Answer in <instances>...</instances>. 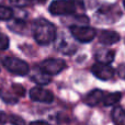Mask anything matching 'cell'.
Returning a JSON list of instances; mask_svg holds the SVG:
<instances>
[{"instance_id":"13","label":"cell","mask_w":125,"mask_h":125,"mask_svg":"<svg viewBox=\"0 0 125 125\" xmlns=\"http://www.w3.org/2000/svg\"><path fill=\"white\" fill-rule=\"evenodd\" d=\"M111 116L115 125H125V110L122 106H115L111 113Z\"/></svg>"},{"instance_id":"7","label":"cell","mask_w":125,"mask_h":125,"mask_svg":"<svg viewBox=\"0 0 125 125\" xmlns=\"http://www.w3.org/2000/svg\"><path fill=\"white\" fill-rule=\"evenodd\" d=\"M92 73L100 80H110L114 76V69L110 66V64H103V62H97L91 68Z\"/></svg>"},{"instance_id":"8","label":"cell","mask_w":125,"mask_h":125,"mask_svg":"<svg viewBox=\"0 0 125 125\" xmlns=\"http://www.w3.org/2000/svg\"><path fill=\"white\" fill-rule=\"evenodd\" d=\"M30 98L35 102L51 103L54 100V94L50 90H46L42 87H34L30 90Z\"/></svg>"},{"instance_id":"18","label":"cell","mask_w":125,"mask_h":125,"mask_svg":"<svg viewBox=\"0 0 125 125\" xmlns=\"http://www.w3.org/2000/svg\"><path fill=\"white\" fill-rule=\"evenodd\" d=\"M8 121H10L13 125H24V120L22 117L18 116V115H10L8 117Z\"/></svg>"},{"instance_id":"3","label":"cell","mask_w":125,"mask_h":125,"mask_svg":"<svg viewBox=\"0 0 125 125\" xmlns=\"http://www.w3.org/2000/svg\"><path fill=\"white\" fill-rule=\"evenodd\" d=\"M4 68L15 76H26L30 71V67L24 61L17 57H6L2 61Z\"/></svg>"},{"instance_id":"19","label":"cell","mask_w":125,"mask_h":125,"mask_svg":"<svg viewBox=\"0 0 125 125\" xmlns=\"http://www.w3.org/2000/svg\"><path fill=\"white\" fill-rule=\"evenodd\" d=\"M117 75L120 78L125 80V64H122L117 67Z\"/></svg>"},{"instance_id":"16","label":"cell","mask_w":125,"mask_h":125,"mask_svg":"<svg viewBox=\"0 0 125 125\" xmlns=\"http://www.w3.org/2000/svg\"><path fill=\"white\" fill-rule=\"evenodd\" d=\"M10 2L17 8H25V7L32 6L35 0H10Z\"/></svg>"},{"instance_id":"6","label":"cell","mask_w":125,"mask_h":125,"mask_svg":"<svg viewBox=\"0 0 125 125\" xmlns=\"http://www.w3.org/2000/svg\"><path fill=\"white\" fill-rule=\"evenodd\" d=\"M40 68L46 73L50 76H55L61 73L62 70L67 67L66 62L62 59H57V58H48L45 59L40 64Z\"/></svg>"},{"instance_id":"14","label":"cell","mask_w":125,"mask_h":125,"mask_svg":"<svg viewBox=\"0 0 125 125\" xmlns=\"http://www.w3.org/2000/svg\"><path fill=\"white\" fill-rule=\"evenodd\" d=\"M122 94L121 92H112V93H104L103 99H102V103L105 106L114 105L121 100Z\"/></svg>"},{"instance_id":"10","label":"cell","mask_w":125,"mask_h":125,"mask_svg":"<svg viewBox=\"0 0 125 125\" xmlns=\"http://www.w3.org/2000/svg\"><path fill=\"white\" fill-rule=\"evenodd\" d=\"M104 93H105L104 91L94 89V90L90 91L88 94H86V97L83 98V102L89 106H95L102 102Z\"/></svg>"},{"instance_id":"1","label":"cell","mask_w":125,"mask_h":125,"mask_svg":"<svg viewBox=\"0 0 125 125\" xmlns=\"http://www.w3.org/2000/svg\"><path fill=\"white\" fill-rule=\"evenodd\" d=\"M33 35L37 44L48 45L56 40V28L45 19H37L33 24Z\"/></svg>"},{"instance_id":"4","label":"cell","mask_w":125,"mask_h":125,"mask_svg":"<svg viewBox=\"0 0 125 125\" xmlns=\"http://www.w3.org/2000/svg\"><path fill=\"white\" fill-rule=\"evenodd\" d=\"M70 33L75 40H77L80 43H90L95 36L97 31L95 29L87 25H71Z\"/></svg>"},{"instance_id":"12","label":"cell","mask_w":125,"mask_h":125,"mask_svg":"<svg viewBox=\"0 0 125 125\" xmlns=\"http://www.w3.org/2000/svg\"><path fill=\"white\" fill-rule=\"evenodd\" d=\"M115 52L111 50H105V48H101V50L97 51L95 53V59L98 62H103V64H111L114 61Z\"/></svg>"},{"instance_id":"20","label":"cell","mask_w":125,"mask_h":125,"mask_svg":"<svg viewBox=\"0 0 125 125\" xmlns=\"http://www.w3.org/2000/svg\"><path fill=\"white\" fill-rule=\"evenodd\" d=\"M7 122H8V115H7L4 112L0 111V125L7 123Z\"/></svg>"},{"instance_id":"2","label":"cell","mask_w":125,"mask_h":125,"mask_svg":"<svg viewBox=\"0 0 125 125\" xmlns=\"http://www.w3.org/2000/svg\"><path fill=\"white\" fill-rule=\"evenodd\" d=\"M78 6L73 0H55L50 6L53 15H71L77 12Z\"/></svg>"},{"instance_id":"15","label":"cell","mask_w":125,"mask_h":125,"mask_svg":"<svg viewBox=\"0 0 125 125\" xmlns=\"http://www.w3.org/2000/svg\"><path fill=\"white\" fill-rule=\"evenodd\" d=\"M13 18V10L9 7L0 4V21H9Z\"/></svg>"},{"instance_id":"9","label":"cell","mask_w":125,"mask_h":125,"mask_svg":"<svg viewBox=\"0 0 125 125\" xmlns=\"http://www.w3.org/2000/svg\"><path fill=\"white\" fill-rule=\"evenodd\" d=\"M99 41L104 45H113L120 41V34L115 31L103 30L99 34Z\"/></svg>"},{"instance_id":"5","label":"cell","mask_w":125,"mask_h":125,"mask_svg":"<svg viewBox=\"0 0 125 125\" xmlns=\"http://www.w3.org/2000/svg\"><path fill=\"white\" fill-rule=\"evenodd\" d=\"M97 19L103 23H113L121 17V10L115 4H105L97 11Z\"/></svg>"},{"instance_id":"17","label":"cell","mask_w":125,"mask_h":125,"mask_svg":"<svg viewBox=\"0 0 125 125\" xmlns=\"http://www.w3.org/2000/svg\"><path fill=\"white\" fill-rule=\"evenodd\" d=\"M9 39L6 34L3 33H0V51H6L9 47Z\"/></svg>"},{"instance_id":"21","label":"cell","mask_w":125,"mask_h":125,"mask_svg":"<svg viewBox=\"0 0 125 125\" xmlns=\"http://www.w3.org/2000/svg\"><path fill=\"white\" fill-rule=\"evenodd\" d=\"M30 125H50V124L44 121H34V122H31Z\"/></svg>"},{"instance_id":"11","label":"cell","mask_w":125,"mask_h":125,"mask_svg":"<svg viewBox=\"0 0 125 125\" xmlns=\"http://www.w3.org/2000/svg\"><path fill=\"white\" fill-rule=\"evenodd\" d=\"M52 76L47 75L46 73H44L40 67L34 69L32 76H31V79L35 82V83L40 84V86H45V84H48L51 81H52Z\"/></svg>"},{"instance_id":"22","label":"cell","mask_w":125,"mask_h":125,"mask_svg":"<svg viewBox=\"0 0 125 125\" xmlns=\"http://www.w3.org/2000/svg\"><path fill=\"white\" fill-rule=\"evenodd\" d=\"M124 8H125V0H124Z\"/></svg>"}]
</instances>
